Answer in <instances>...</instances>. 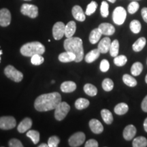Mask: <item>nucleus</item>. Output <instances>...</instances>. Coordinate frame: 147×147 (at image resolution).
<instances>
[{
	"instance_id": "16",
	"label": "nucleus",
	"mask_w": 147,
	"mask_h": 147,
	"mask_svg": "<svg viewBox=\"0 0 147 147\" xmlns=\"http://www.w3.org/2000/svg\"><path fill=\"white\" fill-rule=\"evenodd\" d=\"M136 134V128L133 125H129L123 131V138L126 140H131Z\"/></svg>"
},
{
	"instance_id": "45",
	"label": "nucleus",
	"mask_w": 147,
	"mask_h": 147,
	"mask_svg": "<svg viewBox=\"0 0 147 147\" xmlns=\"http://www.w3.org/2000/svg\"><path fill=\"white\" fill-rule=\"evenodd\" d=\"M141 14L144 21L147 23V8H143L141 10Z\"/></svg>"
},
{
	"instance_id": "34",
	"label": "nucleus",
	"mask_w": 147,
	"mask_h": 147,
	"mask_svg": "<svg viewBox=\"0 0 147 147\" xmlns=\"http://www.w3.org/2000/svg\"><path fill=\"white\" fill-rule=\"evenodd\" d=\"M114 82L111 79L106 78L102 82V88L104 91H110L113 89Z\"/></svg>"
},
{
	"instance_id": "35",
	"label": "nucleus",
	"mask_w": 147,
	"mask_h": 147,
	"mask_svg": "<svg viewBox=\"0 0 147 147\" xmlns=\"http://www.w3.org/2000/svg\"><path fill=\"white\" fill-rule=\"evenodd\" d=\"M127 61V57L125 55H117V57H115V59H114V63L117 66L119 67H122V66L125 65Z\"/></svg>"
},
{
	"instance_id": "32",
	"label": "nucleus",
	"mask_w": 147,
	"mask_h": 147,
	"mask_svg": "<svg viewBox=\"0 0 147 147\" xmlns=\"http://www.w3.org/2000/svg\"><path fill=\"white\" fill-rule=\"evenodd\" d=\"M123 80L124 83L129 87H134L137 84L136 80L129 74H124L123 76Z\"/></svg>"
},
{
	"instance_id": "15",
	"label": "nucleus",
	"mask_w": 147,
	"mask_h": 147,
	"mask_svg": "<svg viewBox=\"0 0 147 147\" xmlns=\"http://www.w3.org/2000/svg\"><path fill=\"white\" fill-rule=\"evenodd\" d=\"M71 12H72V15L74 16V18L76 20H77V21L82 22L85 20V14H84V12H83V10H82L81 7L79 6V5H74V6L73 7Z\"/></svg>"
},
{
	"instance_id": "46",
	"label": "nucleus",
	"mask_w": 147,
	"mask_h": 147,
	"mask_svg": "<svg viewBox=\"0 0 147 147\" xmlns=\"http://www.w3.org/2000/svg\"><path fill=\"white\" fill-rule=\"evenodd\" d=\"M143 125H144V129L145 131L147 132V118L144 120V124H143Z\"/></svg>"
},
{
	"instance_id": "12",
	"label": "nucleus",
	"mask_w": 147,
	"mask_h": 147,
	"mask_svg": "<svg viewBox=\"0 0 147 147\" xmlns=\"http://www.w3.org/2000/svg\"><path fill=\"white\" fill-rule=\"evenodd\" d=\"M98 29L102 35H106V36H112L115 32V27L111 24L108 23L100 24Z\"/></svg>"
},
{
	"instance_id": "9",
	"label": "nucleus",
	"mask_w": 147,
	"mask_h": 147,
	"mask_svg": "<svg viewBox=\"0 0 147 147\" xmlns=\"http://www.w3.org/2000/svg\"><path fill=\"white\" fill-rule=\"evenodd\" d=\"M16 124V120L13 117L7 116L0 117V129H12L15 127Z\"/></svg>"
},
{
	"instance_id": "37",
	"label": "nucleus",
	"mask_w": 147,
	"mask_h": 147,
	"mask_svg": "<svg viewBox=\"0 0 147 147\" xmlns=\"http://www.w3.org/2000/svg\"><path fill=\"white\" fill-rule=\"evenodd\" d=\"M97 8V3L94 1H92L89 5H87V9H86L85 14L88 16L91 15L92 14H93L96 10Z\"/></svg>"
},
{
	"instance_id": "11",
	"label": "nucleus",
	"mask_w": 147,
	"mask_h": 147,
	"mask_svg": "<svg viewBox=\"0 0 147 147\" xmlns=\"http://www.w3.org/2000/svg\"><path fill=\"white\" fill-rule=\"evenodd\" d=\"M11 23V14L8 9L0 10V26L7 27Z\"/></svg>"
},
{
	"instance_id": "6",
	"label": "nucleus",
	"mask_w": 147,
	"mask_h": 147,
	"mask_svg": "<svg viewBox=\"0 0 147 147\" xmlns=\"http://www.w3.org/2000/svg\"><path fill=\"white\" fill-rule=\"evenodd\" d=\"M127 16V12L125 8L121 6L117 7L113 11V19L114 23L118 25H123L124 23Z\"/></svg>"
},
{
	"instance_id": "47",
	"label": "nucleus",
	"mask_w": 147,
	"mask_h": 147,
	"mask_svg": "<svg viewBox=\"0 0 147 147\" xmlns=\"http://www.w3.org/2000/svg\"><path fill=\"white\" fill-rule=\"evenodd\" d=\"M48 146H49V145L47 144H45V143H42V144L39 145V147H48Z\"/></svg>"
},
{
	"instance_id": "40",
	"label": "nucleus",
	"mask_w": 147,
	"mask_h": 147,
	"mask_svg": "<svg viewBox=\"0 0 147 147\" xmlns=\"http://www.w3.org/2000/svg\"><path fill=\"white\" fill-rule=\"evenodd\" d=\"M60 142V139L56 136H51L48 140V145L49 147H57Z\"/></svg>"
},
{
	"instance_id": "25",
	"label": "nucleus",
	"mask_w": 147,
	"mask_h": 147,
	"mask_svg": "<svg viewBox=\"0 0 147 147\" xmlns=\"http://www.w3.org/2000/svg\"><path fill=\"white\" fill-rule=\"evenodd\" d=\"M129 110L128 105L125 103H120L117 104L114 108L115 113L118 115H123L127 113Z\"/></svg>"
},
{
	"instance_id": "39",
	"label": "nucleus",
	"mask_w": 147,
	"mask_h": 147,
	"mask_svg": "<svg viewBox=\"0 0 147 147\" xmlns=\"http://www.w3.org/2000/svg\"><path fill=\"white\" fill-rule=\"evenodd\" d=\"M100 12L102 16L104 18L107 17L108 14H109V11H108V3L106 2V1H104L102 2L100 8Z\"/></svg>"
},
{
	"instance_id": "38",
	"label": "nucleus",
	"mask_w": 147,
	"mask_h": 147,
	"mask_svg": "<svg viewBox=\"0 0 147 147\" xmlns=\"http://www.w3.org/2000/svg\"><path fill=\"white\" fill-rule=\"evenodd\" d=\"M139 7H140L139 3H138L136 1H132V2L130 3L128 5V8H127L128 12L131 14L136 13V12L138 10Z\"/></svg>"
},
{
	"instance_id": "28",
	"label": "nucleus",
	"mask_w": 147,
	"mask_h": 147,
	"mask_svg": "<svg viewBox=\"0 0 147 147\" xmlns=\"http://www.w3.org/2000/svg\"><path fill=\"white\" fill-rule=\"evenodd\" d=\"M143 65L140 62H136L132 65L131 67V73L134 76H139L142 71Z\"/></svg>"
},
{
	"instance_id": "21",
	"label": "nucleus",
	"mask_w": 147,
	"mask_h": 147,
	"mask_svg": "<svg viewBox=\"0 0 147 147\" xmlns=\"http://www.w3.org/2000/svg\"><path fill=\"white\" fill-rule=\"evenodd\" d=\"M100 52L99 51L98 49H93V50L90 51L89 53H87L85 57H84V59H85V61L87 63H93V61H95V60L98 59L99 57H100Z\"/></svg>"
},
{
	"instance_id": "18",
	"label": "nucleus",
	"mask_w": 147,
	"mask_h": 147,
	"mask_svg": "<svg viewBox=\"0 0 147 147\" xmlns=\"http://www.w3.org/2000/svg\"><path fill=\"white\" fill-rule=\"evenodd\" d=\"M59 60L62 63H68V62L75 61L76 60V55L71 52L66 51L65 53H62L59 55Z\"/></svg>"
},
{
	"instance_id": "30",
	"label": "nucleus",
	"mask_w": 147,
	"mask_h": 147,
	"mask_svg": "<svg viewBox=\"0 0 147 147\" xmlns=\"http://www.w3.org/2000/svg\"><path fill=\"white\" fill-rule=\"evenodd\" d=\"M84 91L89 96H95L97 93V89L95 86L91 84H86L84 86Z\"/></svg>"
},
{
	"instance_id": "20",
	"label": "nucleus",
	"mask_w": 147,
	"mask_h": 147,
	"mask_svg": "<svg viewBox=\"0 0 147 147\" xmlns=\"http://www.w3.org/2000/svg\"><path fill=\"white\" fill-rule=\"evenodd\" d=\"M76 30V25L74 21H69L67 25H65V36L67 38L73 37L74 34H75Z\"/></svg>"
},
{
	"instance_id": "50",
	"label": "nucleus",
	"mask_w": 147,
	"mask_h": 147,
	"mask_svg": "<svg viewBox=\"0 0 147 147\" xmlns=\"http://www.w3.org/2000/svg\"><path fill=\"white\" fill-rule=\"evenodd\" d=\"M2 51H0V56H1V55H2ZM0 61H1V57H0Z\"/></svg>"
},
{
	"instance_id": "41",
	"label": "nucleus",
	"mask_w": 147,
	"mask_h": 147,
	"mask_svg": "<svg viewBox=\"0 0 147 147\" xmlns=\"http://www.w3.org/2000/svg\"><path fill=\"white\" fill-rule=\"evenodd\" d=\"M110 68V63L108 60L103 59L100 63V69L102 72H106Z\"/></svg>"
},
{
	"instance_id": "26",
	"label": "nucleus",
	"mask_w": 147,
	"mask_h": 147,
	"mask_svg": "<svg viewBox=\"0 0 147 147\" xmlns=\"http://www.w3.org/2000/svg\"><path fill=\"white\" fill-rule=\"evenodd\" d=\"M119 43L117 40H115L114 41L111 42L110 45V47L109 49L110 54L112 57H115L117 55H119Z\"/></svg>"
},
{
	"instance_id": "3",
	"label": "nucleus",
	"mask_w": 147,
	"mask_h": 147,
	"mask_svg": "<svg viewBox=\"0 0 147 147\" xmlns=\"http://www.w3.org/2000/svg\"><path fill=\"white\" fill-rule=\"evenodd\" d=\"M45 52V46L39 42H29L21 48V53L25 57H32L34 55H43Z\"/></svg>"
},
{
	"instance_id": "36",
	"label": "nucleus",
	"mask_w": 147,
	"mask_h": 147,
	"mask_svg": "<svg viewBox=\"0 0 147 147\" xmlns=\"http://www.w3.org/2000/svg\"><path fill=\"white\" fill-rule=\"evenodd\" d=\"M45 59L42 56V55H34L32 57L31 62L34 65H40L43 63Z\"/></svg>"
},
{
	"instance_id": "14",
	"label": "nucleus",
	"mask_w": 147,
	"mask_h": 147,
	"mask_svg": "<svg viewBox=\"0 0 147 147\" xmlns=\"http://www.w3.org/2000/svg\"><path fill=\"white\" fill-rule=\"evenodd\" d=\"M111 40L108 37H105L99 42L97 49L100 53H106L109 51L110 45H111Z\"/></svg>"
},
{
	"instance_id": "7",
	"label": "nucleus",
	"mask_w": 147,
	"mask_h": 147,
	"mask_svg": "<svg viewBox=\"0 0 147 147\" xmlns=\"http://www.w3.org/2000/svg\"><path fill=\"white\" fill-rule=\"evenodd\" d=\"M21 12L23 15L27 16L32 18H35L38 16V8L36 5L24 3L22 5Z\"/></svg>"
},
{
	"instance_id": "22",
	"label": "nucleus",
	"mask_w": 147,
	"mask_h": 147,
	"mask_svg": "<svg viewBox=\"0 0 147 147\" xmlns=\"http://www.w3.org/2000/svg\"><path fill=\"white\" fill-rule=\"evenodd\" d=\"M146 43V38L144 37L142 38H140L139 39H138L134 43V45H132V49L135 52H140L144 49Z\"/></svg>"
},
{
	"instance_id": "1",
	"label": "nucleus",
	"mask_w": 147,
	"mask_h": 147,
	"mask_svg": "<svg viewBox=\"0 0 147 147\" xmlns=\"http://www.w3.org/2000/svg\"><path fill=\"white\" fill-rule=\"evenodd\" d=\"M61 102V96L57 92L42 94L36 98L34 107L39 112H46L55 110Z\"/></svg>"
},
{
	"instance_id": "23",
	"label": "nucleus",
	"mask_w": 147,
	"mask_h": 147,
	"mask_svg": "<svg viewBox=\"0 0 147 147\" xmlns=\"http://www.w3.org/2000/svg\"><path fill=\"white\" fill-rule=\"evenodd\" d=\"M102 36V33L100 32V31L99 30L98 28L94 29L93 30L91 31V33H90L89 41L91 44L95 45V44L97 43L99 40H100L101 36Z\"/></svg>"
},
{
	"instance_id": "49",
	"label": "nucleus",
	"mask_w": 147,
	"mask_h": 147,
	"mask_svg": "<svg viewBox=\"0 0 147 147\" xmlns=\"http://www.w3.org/2000/svg\"><path fill=\"white\" fill-rule=\"evenodd\" d=\"M145 82H146V83H147V74L146 77H145Z\"/></svg>"
},
{
	"instance_id": "17",
	"label": "nucleus",
	"mask_w": 147,
	"mask_h": 147,
	"mask_svg": "<svg viewBox=\"0 0 147 147\" xmlns=\"http://www.w3.org/2000/svg\"><path fill=\"white\" fill-rule=\"evenodd\" d=\"M32 121L30 118H25L18 125V131L19 133H25L32 127Z\"/></svg>"
},
{
	"instance_id": "5",
	"label": "nucleus",
	"mask_w": 147,
	"mask_h": 147,
	"mask_svg": "<svg viewBox=\"0 0 147 147\" xmlns=\"http://www.w3.org/2000/svg\"><path fill=\"white\" fill-rule=\"evenodd\" d=\"M5 76L16 82H19L23 80V73L17 70L12 65H8L4 69Z\"/></svg>"
},
{
	"instance_id": "44",
	"label": "nucleus",
	"mask_w": 147,
	"mask_h": 147,
	"mask_svg": "<svg viewBox=\"0 0 147 147\" xmlns=\"http://www.w3.org/2000/svg\"><path fill=\"white\" fill-rule=\"evenodd\" d=\"M141 108H142L143 111L147 113V95H146V97L142 101V104H141Z\"/></svg>"
},
{
	"instance_id": "29",
	"label": "nucleus",
	"mask_w": 147,
	"mask_h": 147,
	"mask_svg": "<svg viewBox=\"0 0 147 147\" xmlns=\"http://www.w3.org/2000/svg\"><path fill=\"white\" fill-rule=\"evenodd\" d=\"M89 101L84 98H79L75 102V107L78 110H83L89 106Z\"/></svg>"
},
{
	"instance_id": "53",
	"label": "nucleus",
	"mask_w": 147,
	"mask_h": 147,
	"mask_svg": "<svg viewBox=\"0 0 147 147\" xmlns=\"http://www.w3.org/2000/svg\"><path fill=\"white\" fill-rule=\"evenodd\" d=\"M25 1H31V0H25Z\"/></svg>"
},
{
	"instance_id": "42",
	"label": "nucleus",
	"mask_w": 147,
	"mask_h": 147,
	"mask_svg": "<svg viewBox=\"0 0 147 147\" xmlns=\"http://www.w3.org/2000/svg\"><path fill=\"white\" fill-rule=\"evenodd\" d=\"M9 146L10 147H23V145L22 144L21 142L17 139H12L9 141Z\"/></svg>"
},
{
	"instance_id": "2",
	"label": "nucleus",
	"mask_w": 147,
	"mask_h": 147,
	"mask_svg": "<svg viewBox=\"0 0 147 147\" xmlns=\"http://www.w3.org/2000/svg\"><path fill=\"white\" fill-rule=\"evenodd\" d=\"M64 49L66 51L71 52L76 55L75 62L78 63L84 57V49L82 47V40L77 37H71L64 41Z\"/></svg>"
},
{
	"instance_id": "10",
	"label": "nucleus",
	"mask_w": 147,
	"mask_h": 147,
	"mask_svg": "<svg viewBox=\"0 0 147 147\" xmlns=\"http://www.w3.org/2000/svg\"><path fill=\"white\" fill-rule=\"evenodd\" d=\"M65 24L62 22H57L53 27V35L55 40H59L65 35Z\"/></svg>"
},
{
	"instance_id": "52",
	"label": "nucleus",
	"mask_w": 147,
	"mask_h": 147,
	"mask_svg": "<svg viewBox=\"0 0 147 147\" xmlns=\"http://www.w3.org/2000/svg\"><path fill=\"white\" fill-rule=\"evenodd\" d=\"M133 1H139V0H133Z\"/></svg>"
},
{
	"instance_id": "27",
	"label": "nucleus",
	"mask_w": 147,
	"mask_h": 147,
	"mask_svg": "<svg viewBox=\"0 0 147 147\" xmlns=\"http://www.w3.org/2000/svg\"><path fill=\"white\" fill-rule=\"evenodd\" d=\"M132 146L134 147H146L147 146V139L143 136L136 138L132 142Z\"/></svg>"
},
{
	"instance_id": "31",
	"label": "nucleus",
	"mask_w": 147,
	"mask_h": 147,
	"mask_svg": "<svg viewBox=\"0 0 147 147\" xmlns=\"http://www.w3.org/2000/svg\"><path fill=\"white\" fill-rule=\"evenodd\" d=\"M27 136L32 140L34 144H37L39 142L40 133L36 130H29L27 132Z\"/></svg>"
},
{
	"instance_id": "43",
	"label": "nucleus",
	"mask_w": 147,
	"mask_h": 147,
	"mask_svg": "<svg viewBox=\"0 0 147 147\" xmlns=\"http://www.w3.org/2000/svg\"><path fill=\"white\" fill-rule=\"evenodd\" d=\"M98 146V142L94 139L89 140L87 141V142L85 143V145H84L85 147H97Z\"/></svg>"
},
{
	"instance_id": "4",
	"label": "nucleus",
	"mask_w": 147,
	"mask_h": 147,
	"mask_svg": "<svg viewBox=\"0 0 147 147\" xmlns=\"http://www.w3.org/2000/svg\"><path fill=\"white\" fill-rule=\"evenodd\" d=\"M70 110V106L67 103L61 102L55 109V117L57 121H62L65 119Z\"/></svg>"
},
{
	"instance_id": "19",
	"label": "nucleus",
	"mask_w": 147,
	"mask_h": 147,
	"mask_svg": "<svg viewBox=\"0 0 147 147\" xmlns=\"http://www.w3.org/2000/svg\"><path fill=\"white\" fill-rule=\"evenodd\" d=\"M76 89V84L73 81H65L61 84V90L63 93H71Z\"/></svg>"
},
{
	"instance_id": "8",
	"label": "nucleus",
	"mask_w": 147,
	"mask_h": 147,
	"mask_svg": "<svg viewBox=\"0 0 147 147\" xmlns=\"http://www.w3.org/2000/svg\"><path fill=\"white\" fill-rule=\"evenodd\" d=\"M85 140V135L83 132L79 131L74 134L69 138L68 142L70 146L78 147L81 146Z\"/></svg>"
},
{
	"instance_id": "13",
	"label": "nucleus",
	"mask_w": 147,
	"mask_h": 147,
	"mask_svg": "<svg viewBox=\"0 0 147 147\" xmlns=\"http://www.w3.org/2000/svg\"><path fill=\"white\" fill-rule=\"evenodd\" d=\"M89 125L91 130L94 134H100L101 133H102L103 131H104V127H103L102 124L101 123L100 121L97 120V119H91V120L89 121Z\"/></svg>"
},
{
	"instance_id": "24",
	"label": "nucleus",
	"mask_w": 147,
	"mask_h": 147,
	"mask_svg": "<svg viewBox=\"0 0 147 147\" xmlns=\"http://www.w3.org/2000/svg\"><path fill=\"white\" fill-rule=\"evenodd\" d=\"M101 115L103 121L106 124L110 125L113 121V116L111 112L107 109H103L101 111Z\"/></svg>"
},
{
	"instance_id": "33",
	"label": "nucleus",
	"mask_w": 147,
	"mask_h": 147,
	"mask_svg": "<svg viewBox=\"0 0 147 147\" xmlns=\"http://www.w3.org/2000/svg\"><path fill=\"white\" fill-rule=\"evenodd\" d=\"M129 27L134 34H138L141 30V23L137 20H133L130 23Z\"/></svg>"
},
{
	"instance_id": "48",
	"label": "nucleus",
	"mask_w": 147,
	"mask_h": 147,
	"mask_svg": "<svg viewBox=\"0 0 147 147\" xmlns=\"http://www.w3.org/2000/svg\"><path fill=\"white\" fill-rule=\"evenodd\" d=\"M108 1H110V3H115L116 1V0H108Z\"/></svg>"
},
{
	"instance_id": "51",
	"label": "nucleus",
	"mask_w": 147,
	"mask_h": 147,
	"mask_svg": "<svg viewBox=\"0 0 147 147\" xmlns=\"http://www.w3.org/2000/svg\"><path fill=\"white\" fill-rule=\"evenodd\" d=\"M51 82H52V83H55V81H54V80H53V81Z\"/></svg>"
}]
</instances>
